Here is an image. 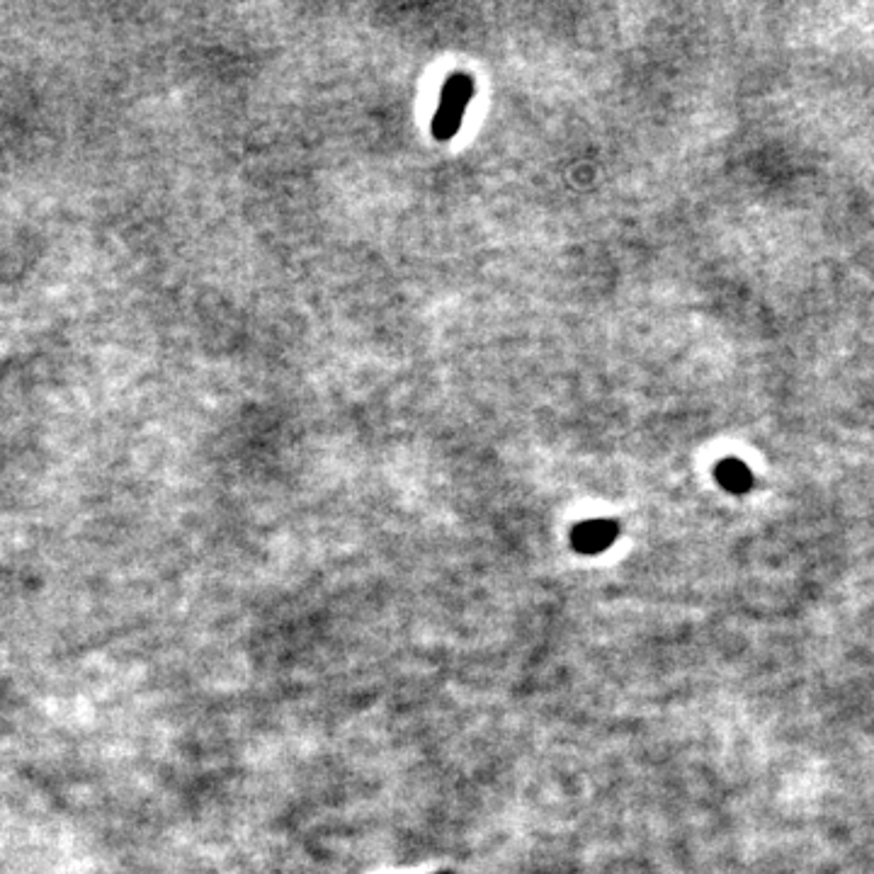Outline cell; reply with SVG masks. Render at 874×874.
<instances>
[{"mask_svg":"<svg viewBox=\"0 0 874 874\" xmlns=\"http://www.w3.org/2000/svg\"><path fill=\"white\" fill-rule=\"evenodd\" d=\"M620 535V527L612 520H588L578 522L571 532V544L578 554H600L610 549Z\"/></svg>","mask_w":874,"mask_h":874,"instance_id":"obj_2","label":"cell"},{"mask_svg":"<svg viewBox=\"0 0 874 874\" xmlns=\"http://www.w3.org/2000/svg\"><path fill=\"white\" fill-rule=\"evenodd\" d=\"M440 874H452V872H440Z\"/></svg>","mask_w":874,"mask_h":874,"instance_id":"obj_4","label":"cell"},{"mask_svg":"<svg viewBox=\"0 0 874 874\" xmlns=\"http://www.w3.org/2000/svg\"><path fill=\"white\" fill-rule=\"evenodd\" d=\"M717 479L726 491L731 493H746L753 484L751 471L739 459H724L717 464Z\"/></svg>","mask_w":874,"mask_h":874,"instance_id":"obj_3","label":"cell"},{"mask_svg":"<svg viewBox=\"0 0 874 874\" xmlns=\"http://www.w3.org/2000/svg\"><path fill=\"white\" fill-rule=\"evenodd\" d=\"M474 95V78L469 73H452L442 85L440 107L433 119V136L437 141H450L457 129L462 127L464 110L469 107Z\"/></svg>","mask_w":874,"mask_h":874,"instance_id":"obj_1","label":"cell"}]
</instances>
